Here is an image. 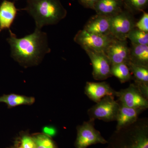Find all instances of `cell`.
Instances as JSON below:
<instances>
[{
  "instance_id": "obj_1",
  "label": "cell",
  "mask_w": 148,
  "mask_h": 148,
  "mask_svg": "<svg viewBox=\"0 0 148 148\" xmlns=\"http://www.w3.org/2000/svg\"><path fill=\"white\" fill-rule=\"evenodd\" d=\"M7 39L11 49V56L15 61L24 65H37L46 54L50 53L47 35L41 29L36 28L34 32L18 38L9 30Z\"/></svg>"
},
{
  "instance_id": "obj_2",
  "label": "cell",
  "mask_w": 148,
  "mask_h": 148,
  "mask_svg": "<svg viewBox=\"0 0 148 148\" xmlns=\"http://www.w3.org/2000/svg\"><path fill=\"white\" fill-rule=\"evenodd\" d=\"M21 10L33 17L36 28L39 29L47 25L58 24L67 14L60 0H30Z\"/></svg>"
},
{
  "instance_id": "obj_3",
  "label": "cell",
  "mask_w": 148,
  "mask_h": 148,
  "mask_svg": "<svg viewBox=\"0 0 148 148\" xmlns=\"http://www.w3.org/2000/svg\"><path fill=\"white\" fill-rule=\"evenodd\" d=\"M111 148H148V121L138 119L134 123L116 130L110 141Z\"/></svg>"
},
{
  "instance_id": "obj_4",
  "label": "cell",
  "mask_w": 148,
  "mask_h": 148,
  "mask_svg": "<svg viewBox=\"0 0 148 148\" xmlns=\"http://www.w3.org/2000/svg\"><path fill=\"white\" fill-rule=\"evenodd\" d=\"M119 107V103L115 100L114 96H107L88 109L87 114L90 119L107 122L115 121Z\"/></svg>"
},
{
  "instance_id": "obj_5",
  "label": "cell",
  "mask_w": 148,
  "mask_h": 148,
  "mask_svg": "<svg viewBox=\"0 0 148 148\" xmlns=\"http://www.w3.org/2000/svg\"><path fill=\"white\" fill-rule=\"evenodd\" d=\"M95 120L89 119L77 127L76 148H86L97 144H105L108 142L95 127Z\"/></svg>"
},
{
  "instance_id": "obj_6",
  "label": "cell",
  "mask_w": 148,
  "mask_h": 148,
  "mask_svg": "<svg viewBox=\"0 0 148 148\" xmlns=\"http://www.w3.org/2000/svg\"><path fill=\"white\" fill-rule=\"evenodd\" d=\"M134 14L124 9L122 11L111 17L110 34L114 38L126 40L128 34L135 28Z\"/></svg>"
},
{
  "instance_id": "obj_7",
  "label": "cell",
  "mask_w": 148,
  "mask_h": 148,
  "mask_svg": "<svg viewBox=\"0 0 148 148\" xmlns=\"http://www.w3.org/2000/svg\"><path fill=\"white\" fill-rule=\"evenodd\" d=\"M88 55L92 67V75L96 80L102 81L112 77V64L105 53L96 51L88 48H82Z\"/></svg>"
},
{
  "instance_id": "obj_8",
  "label": "cell",
  "mask_w": 148,
  "mask_h": 148,
  "mask_svg": "<svg viewBox=\"0 0 148 148\" xmlns=\"http://www.w3.org/2000/svg\"><path fill=\"white\" fill-rule=\"evenodd\" d=\"M117 101L122 105L129 108L147 110L148 99L143 96L134 83L131 84L127 88L116 92Z\"/></svg>"
},
{
  "instance_id": "obj_9",
  "label": "cell",
  "mask_w": 148,
  "mask_h": 148,
  "mask_svg": "<svg viewBox=\"0 0 148 148\" xmlns=\"http://www.w3.org/2000/svg\"><path fill=\"white\" fill-rule=\"evenodd\" d=\"M113 37L89 33L84 29L79 30L74 40L82 48L86 47L96 51L104 52Z\"/></svg>"
},
{
  "instance_id": "obj_10",
  "label": "cell",
  "mask_w": 148,
  "mask_h": 148,
  "mask_svg": "<svg viewBox=\"0 0 148 148\" xmlns=\"http://www.w3.org/2000/svg\"><path fill=\"white\" fill-rule=\"evenodd\" d=\"M112 65L128 64L130 62V47L126 40H120L113 38L104 51Z\"/></svg>"
},
{
  "instance_id": "obj_11",
  "label": "cell",
  "mask_w": 148,
  "mask_h": 148,
  "mask_svg": "<svg viewBox=\"0 0 148 148\" xmlns=\"http://www.w3.org/2000/svg\"><path fill=\"white\" fill-rule=\"evenodd\" d=\"M116 92L108 83L103 82H87L84 87V93L91 101L97 103L107 96H115Z\"/></svg>"
},
{
  "instance_id": "obj_12",
  "label": "cell",
  "mask_w": 148,
  "mask_h": 148,
  "mask_svg": "<svg viewBox=\"0 0 148 148\" xmlns=\"http://www.w3.org/2000/svg\"><path fill=\"white\" fill-rule=\"evenodd\" d=\"M111 17L96 14L90 17L84 27L89 33L102 36L110 34Z\"/></svg>"
},
{
  "instance_id": "obj_13",
  "label": "cell",
  "mask_w": 148,
  "mask_h": 148,
  "mask_svg": "<svg viewBox=\"0 0 148 148\" xmlns=\"http://www.w3.org/2000/svg\"><path fill=\"white\" fill-rule=\"evenodd\" d=\"M119 103V109L116 119V130L134 123L139 119L140 114L145 110L143 109L129 108Z\"/></svg>"
},
{
  "instance_id": "obj_14",
  "label": "cell",
  "mask_w": 148,
  "mask_h": 148,
  "mask_svg": "<svg viewBox=\"0 0 148 148\" xmlns=\"http://www.w3.org/2000/svg\"><path fill=\"white\" fill-rule=\"evenodd\" d=\"M124 9L122 0H99L93 9L96 14L110 17L116 15Z\"/></svg>"
},
{
  "instance_id": "obj_15",
  "label": "cell",
  "mask_w": 148,
  "mask_h": 148,
  "mask_svg": "<svg viewBox=\"0 0 148 148\" xmlns=\"http://www.w3.org/2000/svg\"><path fill=\"white\" fill-rule=\"evenodd\" d=\"M17 9L14 3L4 0L0 5V29H9L13 24Z\"/></svg>"
},
{
  "instance_id": "obj_16",
  "label": "cell",
  "mask_w": 148,
  "mask_h": 148,
  "mask_svg": "<svg viewBox=\"0 0 148 148\" xmlns=\"http://www.w3.org/2000/svg\"><path fill=\"white\" fill-rule=\"evenodd\" d=\"M129 62L148 68V45L131 44Z\"/></svg>"
},
{
  "instance_id": "obj_17",
  "label": "cell",
  "mask_w": 148,
  "mask_h": 148,
  "mask_svg": "<svg viewBox=\"0 0 148 148\" xmlns=\"http://www.w3.org/2000/svg\"><path fill=\"white\" fill-rule=\"evenodd\" d=\"M35 98L32 97L10 94L0 96V103H5L9 108L23 105H32L34 103Z\"/></svg>"
},
{
  "instance_id": "obj_18",
  "label": "cell",
  "mask_w": 148,
  "mask_h": 148,
  "mask_svg": "<svg viewBox=\"0 0 148 148\" xmlns=\"http://www.w3.org/2000/svg\"><path fill=\"white\" fill-rule=\"evenodd\" d=\"M111 73L112 76L115 77L121 83L127 82L133 79L128 65L124 63L112 65Z\"/></svg>"
},
{
  "instance_id": "obj_19",
  "label": "cell",
  "mask_w": 148,
  "mask_h": 148,
  "mask_svg": "<svg viewBox=\"0 0 148 148\" xmlns=\"http://www.w3.org/2000/svg\"><path fill=\"white\" fill-rule=\"evenodd\" d=\"M124 9L133 14L143 12L147 8L148 0H122Z\"/></svg>"
},
{
  "instance_id": "obj_20",
  "label": "cell",
  "mask_w": 148,
  "mask_h": 148,
  "mask_svg": "<svg viewBox=\"0 0 148 148\" xmlns=\"http://www.w3.org/2000/svg\"><path fill=\"white\" fill-rule=\"evenodd\" d=\"M133 76L132 79L148 84V68L135 65L129 62L127 64Z\"/></svg>"
},
{
  "instance_id": "obj_21",
  "label": "cell",
  "mask_w": 148,
  "mask_h": 148,
  "mask_svg": "<svg viewBox=\"0 0 148 148\" xmlns=\"http://www.w3.org/2000/svg\"><path fill=\"white\" fill-rule=\"evenodd\" d=\"M127 39L130 41L131 44L148 45V32L134 28L128 34Z\"/></svg>"
},
{
  "instance_id": "obj_22",
  "label": "cell",
  "mask_w": 148,
  "mask_h": 148,
  "mask_svg": "<svg viewBox=\"0 0 148 148\" xmlns=\"http://www.w3.org/2000/svg\"><path fill=\"white\" fill-rule=\"evenodd\" d=\"M36 148H55L53 141L47 135L40 134L33 138Z\"/></svg>"
},
{
  "instance_id": "obj_23",
  "label": "cell",
  "mask_w": 148,
  "mask_h": 148,
  "mask_svg": "<svg viewBox=\"0 0 148 148\" xmlns=\"http://www.w3.org/2000/svg\"><path fill=\"white\" fill-rule=\"evenodd\" d=\"M140 20L136 22L135 28L143 32H148V13L145 11Z\"/></svg>"
},
{
  "instance_id": "obj_24",
  "label": "cell",
  "mask_w": 148,
  "mask_h": 148,
  "mask_svg": "<svg viewBox=\"0 0 148 148\" xmlns=\"http://www.w3.org/2000/svg\"><path fill=\"white\" fill-rule=\"evenodd\" d=\"M134 83L144 97L148 99V84L134 80Z\"/></svg>"
},
{
  "instance_id": "obj_25",
  "label": "cell",
  "mask_w": 148,
  "mask_h": 148,
  "mask_svg": "<svg viewBox=\"0 0 148 148\" xmlns=\"http://www.w3.org/2000/svg\"><path fill=\"white\" fill-rule=\"evenodd\" d=\"M22 148H36V145L33 138L28 136H24L21 139Z\"/></svg>"
},
{
  "instance_id": "obj_26",
  "label": "cell",
  "mask_w": 148,
  "mask_h": 148,
  "mask_svg": "<svg viewBox=\"0 0 148 148\" xmlns=\"http://www.w3.org/2000/svg\"><path fill=\"white\" fill-rule=\"evenodd\" d=\"M99 0H78L79 3L84 7L93 10L94 5Z\"/></svg>"
},
{
  "instance_id": "obj_27",
  "label": "cell",
  "mask_w": 148,
  "mask_h": 148,
  "mask_svg": "<svg viewBox=\"0 0 148 148\" xmlns=\"http://www.w3.org/2000/svg\"><path fill=\"white\" fill-rule=\"evenodd\" d=\"M43 132L48 136H53L56 134V131L53 127L46 126L43 128Z\"/></svg>"
},
{
  "instance_id": "obj_28",
  "label": "cell",
  "mask_w": 148,
  "mask_h": 148,
  "mask_svg": "<svg viewBox=\"0 0 148 148\" xmlns=\"http://www.w3.org/2000/svg\"><path fill=\"white\" fill-rule=\"evenodd\" d=\"M2 30H1V29H0V33H1V32Z\"/></svg>"
},
{
  "instance_id": "obj_29",
  "label": "cell",
  "mask_w": 148,
  "mask_h": 148,
  "mask_svg": "<svg viewBox=\"0 0 148 148\" xmlns=\"http://www.w3.org/2000/svg\"><path fill=\"white\" fill-rule=\"evenodd\" d=\"M15 1H17V0H15ZM30 1V0H27V1Z\"/></svg>"
}]
</instances>
